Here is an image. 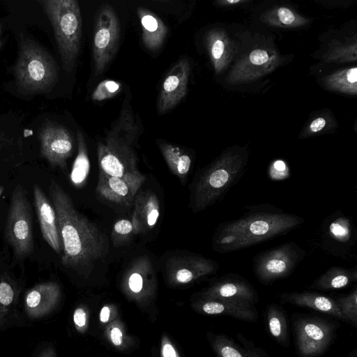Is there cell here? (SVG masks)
Returning a JSON list of instances; mask_svg holds the SVG:
<instances>
[{
  "mask_svg": "<svg viewBox=\"0 0 357 357\" xmlns=\"http://www.w3.org/2000/svg\"><path fill=\"white\" fill-rule=\"evenodd\" d=\"M62 244V264L87 277L105 255L106 239L99 228L75 208L67 192L55 181L49 185Z\"/></svg>",
  "mask_w": 357,
  "mask_h": 357,
  "instance_id": "cell-1",
  "label": "cell"
},
{
  "mask_svg": "<svg viewBox=\"0 0 357 357\" xmlns=\"http://www.w3.org/2000/svg\"><path fill=\"white\" fill-rule=\"evenodd\" d=\"M245 208L238 218L219 225L213 237L215 252L227 253L252 246L286 234L304 222L302 217L271 204L248 205Z\"/></svg>",
  "mask_w": 357,
  "mask_h": 357,
  "instance_id": "cell-2",
  "label": "cell"
},
{
  "mask_svg": "<svg viewBox=\"0 0 357 357\" xmlns=\"http://www.w3.org/2000/svg\"><path fill=\"white\" fill-rule=\"evenodd\" d=\"M142 130L141 119L134 114L130 101L125 98L119 118L98 144L100 171L119 178L139 173L134 146Z\"/></svg>",
  "mask_w": 357,
  "mask_h": 357,
  "instance_id": "cell-3",
  "label": "cell"
},
{
  "mask_svg": "<svg viewBox=\"0 0 357 357\" xmlns=\"http://www.w3.org/2000/svg\"><path fill=\"white\" fill-rule=\"evenodd\" d=\"M247 162L245 150L231 149L206 167L192 187L190 205L193 211H202L222 200L244 174Z\"/></svg>",
  "mask_w": 357,
  "mask_h": 357,
  "instance_id": "cell-4",
  "label": "cell"
},
{
  "mask_svg": "<svg viewBox=\"0 0 357 357\" xmlns=\"http://www.w3.org/2000/svg\"><path fill=\"white\" fill-rule=\"evenodd\" d=\"M16 84L27 94L47 93L58 79V66L52 56L33 40L22 39L14 67Z\"/></svg>",
  "mask_w": 357,
  "mask_h": 357,
  "instance_id": "cell-5",
  "label": "cell"
},
{
  "mask_svg": "<svg viewBox=\"0 0 357 357\" xmlns=\"http://www.w3.org/2000/svg\"><path fill=\"white\" fill-rule=\"evenodd\" d=\"M54 32L64 70L74 69L80 48L82 16L76 0L40 1Z\"/></svg>",
  "mask_w": 357,
  "mask_h": 357,
  "instance_id": "cell-6",
  "label": "cell"
},
{
  "mask_svg": "<svg viewBox=\"0 0 357 357\" xmlns=\"http://www.w3.org/2000/svg\"><path fill=\"white\" fill-rule=\"evenodd\" d=\"M314 245L325 254L343 260H356L357 229L351 218L337 210L320 225Z\"/></svg>",
  "mask_w": 357,
  "mask_h": 357,
  "instance_id": "cell-7",
  "label": "cell"
},
{
  "mask_svg": "<svg viewBox=\"0 0 357 357\" xmlns=\"http://www.w3.org/2000/svg\"><path fill=\"white\" fill-rule=\"evenodd\" d=\"M5 235L16 257L24 258L32 252L33 234L31 207L26 191L20 185L12 192Z\"/></svg>",
  "mask_w": 357,
  "mask_h": 357,
  "instance_id": "cell-8",
  "label": "cell"
},
{
  "mask_svg": "<svg viewBox=\"0 0 357 357\" xmlns=\"http://www.w3.org/2000/svg\"><path fill=\"white\" fill-rule=\"evenodd\" d=\"M306 256V252L294 242H287L259 252L252 259L256 278L270 284L289 277Z\"/></svg>",
  "mask_w": 357,
  "mask_h": 357,
  "instance_id": "cell-9",
  "label": "cell"
},
{
  "mask_svg": "<svg viewBox=\"0 0 357 357\" xmlns=\"http://www.w3.org/2000/svg\"><path fill=\"white\" fill-rule=\"evenodd\" d=\"M120 24L115 10L104 4L98 10L93 40V60L96 75L102 73L115 55L119 42Z\"/></svg>",
  "mask_w": 357,
  "mask_h": 357,
  "instance_id": "cell-10",
  "label": "cell"
},
{
  "mask_svg": "<svg viewBox=\"0 0 357 357\" xmlns=\"http://www.w3.org/2000/svg\"><path fill=\"white\" fill-rule=\"evenodd\" d=\"M293 326L301 357H317L324 354L335 334L334 324L320 317H298L294 321Z\"/></svg>",
  "mask_w": 357,
  "mask_h": 357,
  "instance_id": "cell-11",
  "label": "cell"
},
{
  "mask_svg": "<svg viewBox=\"0 0 357 357\" xmlns=\"http://www.w3.org/2000/svg\"><path fill=\"white\" fill-rule=\"evenodd\" d=\"M156 288L155 273L150 259L146 256L135 259L121 280L125 295L140 305H145L153 298Z\"/></svg>",
  "mask_w": 357,
  "mask_h": 357,
  "instance_id": "cell-12",
  "label": "cell"
},
{
  "mask_svg": "<svg viewBox=\"0 0 357 357\" xmlns=\"http://www.w3.org/2000/svg\"><path fill=\"white\" fill-rule=\"evenodd\" d=\"M38 137L41 155L51 166L65 169L74 148L70 131L62 125L50 121L40 128Z\"/></svg>",
  "mask_w": 357,
  "mask_h": 357,
  "instance_id": "cell-13",
  "label": "cell"
},
{
  "mask_svg": "<svg viewBox=\"0 0 357 357\" xmlns=\"http://www.w3.org/2000/svg\"><path fill=\"white\" fill-rule=\"evenodd\" d=\"M219 268L214 260L197 255L174 257L166 264L168 280L174 285L191 283L216 273Z\"/></svg>",
  "mask_w": 357,
  "mask_h": 357,
  "instance_id": "cell-14",
  "label": "cell"
},
{
  "mask_svg": "<svg viewBox=\"0 0 357 357\" xmlns=\"http://www.w3.org/2000/svg\"><path fill=\"white\" fill-rule=\"evenodd\" d=\"M144 181L140 172L119 178L99 171L96 192L105 200L130 206Z\"/></svg>",
  "mask_w": 357,
  "mask_h": 357,
  "instance_id": "cell-15",
  "label": "cell"
},
{
  "mask_svg": "<svg viewBox=\"0 0 357 357\" xmlns=\"http://www.w3.org/2000/svg\"><path fill=\"white\" fill-rule=\"evenodd\" d=\"M190 75L187 59L178 61L164 79L157 102L158 114H163L174 108L185 96Z\"/></svg>",
  "mask_w": 357,
  "mask_h": 357,
  "instance_id": "cell-16",
  "label": "cell"
},
{
  "mask_svg": "<svg viewBox=\"0 0 357 357\" xmlns=\"http://www.w3.org/2000/svg\"><path fill=\"white\" fill-rule=\"evenodd\" d=\"M201 298L234 299L256 303L258 295L245 278L236 273H228L218 278L202 293Z\"/></svg>",
  "mask_w": 357,
  "mask_h": 357,
  "instance_id": "cell-17",
  "label": "cell"
},
{
  "mask_svg": "<svg viewBox=\"0 0 357 357\" xmlns=\"http://www.w3.org/2000/svg\"><path fill=\"white\" fill-rule=\"evenodd\" d=\"M192 307L202 314L227 315L248 321H255L259 317L255 304L238 300L201 298Z\"/></svg>",
  "mask_w": 357,
  "mask_h": 357,
  "instance_id": "cell-18",
  "label": "cell"
},
{
  "mask_svg": "<svg viewBox=\"0 0 357 357\" xmlns=\"http://www.w3.org/2000/svg\"><path fill=\"white\" fill-rule=\"evenodd\" d=\"M61 296V287L56 282L50 281L37 284L25 294V310L31 318H41L56 307Z\"/></svg>",
  "mask_w": 357,
  "mask_h": 357,
  "instance_id": "cell-19",
  "label": "cell"
},
{
  "mask_svg": "<svg viewBox=\"0 0 357 357\" xmlns=\"http://www.w3.org/2000/svg\"><path fill=\"white\" fill-rule=\"evenodd\" d=\"M34 204L43 238L57 254H62L54 208L39 185L33 186Z\"/></svg>",
  "mask_w": 357,
  "mask_h": 357,
  "instance_id": "cell-20",
  "label": "cell"
},
{
  "mask_svg": "<svg viewBox=\"0 0 357 357\" xmlns=\"http://www.w3.org/2000/svg\"><path fill=\"white\" fill-rule=\"evenodd\" d=\"M132 217L133 232L145 234L152 229L160 216V203L157 195L151 190L137 192L134 202Z\"/></svg>",
  "mask_w": 357,
  "mask_h": 357,
  "instance_id": "cell-21",
  "label": "cell"
},
{
  "mask_svg": "<svg viewBox=\"0 0 357 357\" xmlns=\"http://www.w3.org/2000/svg\"><path fill=\"white\" fill-rule=\"evenodd\" d=\"M280 299L284 303L311 308L348 322L347 318L340 311L335 299L328 296L305 291L302 292L283 293L280 295Z\"/></svg>",
  "mask_w": 357,
  "mask_h": 357,
  "instance_id": "cell-22",
  "label": "cell"
},
{
  "mask_svg": "<svg viewBox=\"0 0 357 357\" xmlns=\"http://www.w3.org/2000/svg\"><path fill=\"white\" fill-rule=\"evenodd\" d=\"M142 30V42L147 50L158 51L162 45L167 33V27L152 11L144 8L137 10Z\"/></svg>",
  "mask_w": 357,
  "mask_h": 357,
  "instance_id": "cell-23",
  "label": "cell"
},
{
  "mask_svg": "<svg viewBox=\"0 0 357 357\" xmlns=\"http://www.w3.org/2000/svg\"><path fill=\"white\" fill-rule=\"evenodd\" d=\"M356 281V266L353 268L332 266L316 278L309 288L320 291H333L347 287Z\"/></svg>",
  "mask_w": 357,
  "mask_h": 357,
  "instance_id": "cell-24",
  "label": "cell"
},
{
  "mask_svg": "<svg viewBox=\"0 0 357 357\" xmlns=\"http://www.w3.org/2000/svg\"><path fill=\"white\" fill-rule=\"evenodd\" d=\"M158 147L170 171L181 181H185L192 164L190 155L179 147L166 142H160Z\"/></svg>",
  "mask_w": 357,
  "mask_h": 357,
  "instance_id": "cell-25",
  "label": "cell"
},
{
  "mask_svg": "<svg viewBox=\"0 0 357 357\" xmlns=\"http://www.w3.org/2000/svg\"><path fill=\"white\" fill-rule=\"evenodd\" d=\"M266 321L268 331L281 345L288 347L289 337L287 323L283 310L275 303L267 306Z\"/></svg>",
  "mask_w": 357,
  "mask_h": 357,
  "instance_id": "cell-26",
  "label": "cell"
},
{
  "mask_svg": "<svg viewBox=\"0 0 357 357\" xmlns=\"http://www.w3.org/2000/svg\"><path fill=\"white\" fill-rule=\"evenodd\" d=\"M210 342L217 357H260L255 350L242 347L222 334L211 335Z\"/></svg>",
  "mask_w": 357,
  "mask_h": 357,
  "instance_id": "cell-27",
  "label": "cell"
},
{
  "mask_svg": "<svg viewBox=\"0 0 357 357\" xmlns=\"http://www.w3.org/2000/svg\"><path fill=\"white\" fill-rule=\"evenodd\" d=\"M77 139L78 151L73 165L70 179L75 186L82 187L87 179L90 170V162L86 144L82 132L79 130L77 132Z\"/></svg>",
  "mask_w": 357,
  "mask_h": 357,
  "instance_id": "cell-28",
  "label": "cell"
},
{
  "mask_svg": "<svg viewBox=\"0 0 357 357\" xmlns=\"http://www.w3.org/2000/svg\"><path fill=\"white\" fill-rule=\"evenodd\" d=\"M19 290L17 282L7 273L0 275V327L15 305Z\"/></svg>",
  "mask_w": 357,
  "mask_h": 357,
  "instance_id": "cell-29",
  "label": "cell"
},
{
  "mask_svg": "<svg viewBox=\"0 0 357 357\" xmlns=\"http://www.w3.org/2000/svg\"><path fill=\"white\" fill-rule=\"evenodd\" d=\"M104 335L109 343L119 350L124 351L132 345V339L119 318L106 325Z\"/></svg>",
  "mask_w": 357,
  "mask_h": 357,
  "instance_id": "cell-30",
  "label": "cell"
},
{
  "mask_svg": "<svg viewBox=\"0 0 357 357\" xmlns=\"http://www.w3.org/2000/svg\"><path fill=\"white\" fill-rule=\"evenodd\" d=\"M343 315L348 322L357 327V287L346 295L334 298Z\"/></svg>",
  "mask_w": 357,
  "mask_h": 357,
  "instance_id": "cell-31",
  "label": "cell"
},
{
  "mask_svg": "<svg viewBox=\"0 0 357 357\" xmlns=\"http://www.w3.org/2000/svg\"><path fill=\"white\" fill-rule=\"evenodd\" d=\"M357 82V68L356 67L332 75L328 83L333 88L356 92Z\"/></svg>",
  "mask_w": 357,
  "mask_h": 357,
  "instance_id": "cell-32",
  "label": "cell"
},
{
  "mask_svg": "<svg viewBox=\"0 0 357 357\" xmlns=\"http://www.w3.org/2000/svg\"><path fill=\"white\" fill-rule=\"evenodd\" d=\"M219 33H210L208 38V46L212 61L216 70L224 64L226 44Z\"/></svg>",
  "mask_w": 357,
  "mask_h": 357,
  "instance_id": "cell-33",
  "label": "cell"
},
{
  "mask_svg": "<svg viewBox=\"0 0 357 357\" xmlns=\"http://www.w3.org/2000/svg\"><path fill=\"white\" fill-rule=\"evenodd\" d=\"M132 234V222L128 219L119 220L114 224L111 233L113 245L117 248L125 244Z\"/></svg>",
  "mask_w": 357,
  "mask_h": 357,
  "instance_id": "cell-34",
  "label": "cell"
},
{
  "mask_svg": "<svg viewBox=\"0 0 357 357\" xmlns=\"http://www.w3.org/2000/svg\"><path fill=\"white\" fill-rule=\"evenodd\" d=\"M121 87L120 82L110 79L104 80L95 89L91 99L94 101H102L111 98L121 91Z\"/></svg>",
  "mask_w": 357,
  "mask_h": 357,
  "instance_id": "cell-35",
  "label": "cell"
},
{
  "mask_svg": "<svg viewBox=\"0 0 357 357\" xmlns=\"http://www.w3.org/2000/svg\"><path fill=\"white\" fill-rule=\"evenodd\" d=\"M73 323L75 329L79 333H85L89 328V312L84 305L77 307L73 312Z\"/></svg>",
  "mask_w": 357,
  "mask_h": 357,
  "instance_id": "cell-36",
  "label": "cell"
},
{
  "mask_svg": "<svg viewBox=\"0 0 357 357\" xmlns=\"http://www.w3.org/2000/svg\"><path fill=\"white\" fill-rule=\"evenodd\" d=\"M99 319L102 324H108L118 319L116 307L112 304H107L102 306L100 312Z\"/></svg>",
  "mask_w": 357,
  "mask_h": 357,
  "instance_id": "cell-37",
  "label": "cell"
},
{
  "mask_svg": "<svg viewBox=\"0 0 357 357\" xmlns=\"http://www.w3.org/2000/svg\"><path fill=\"white\" fill-rule=\"evenodd\" d=\"M160 357H180L178 351L166 334H163L160 343Z\"/></svg>",
  "mask_w": 357,
  "mask_h": 357,
  "instance_id": "cell-38",
  "label": "cell"
},
{
  "mask_svg": "<svg viewBox=\"0 0 357 357\" xmlns=\"http://www.w3.org/2000/svg\"><path fill=\"white\" fill-rule=\"evenodd\" d=\"M268 53L264 50H255L250 54V62L256 66H261L268 61Z\"/></svg>",
  "mask_w": 357,
  "mask_h": 357,
  "instance_id": "cell-39",
  "label": "cell"
},
{
  "mask_svg": "<svg viewBox=\"0 0 357 357\" xmlns=\"http://www.w3.org/2000/svg\"><path fill=\"white\" fill-rule=\"evenodd\" d=\"M278 17L280 22L287 25H289L295 21V16L289 9L282 7L278 10Z\"/></svg>",
  "mask_w": 357,
  "mask_h": 357,
  "instance_id": "cell-40",
  "label": "cell"
},
{
  "mask_svg": "<svg viewBox=\"0 0 357 357\" xmlns=\"http://www.w3.org/2000/svg\"><path fill=\"white\" fill-rule=\"evenodd\" d=\"M326 121L324 118L319 117L314 120L310 126V130L312 132H317L321 130L325 126Z\"/></svg>",
  "mask_w": 357,
  "mask_h": 357,
  "instance_id": "cell-41",
  "label": "cell"
},
{
  "mask_svg": "<svg viewBox=\"0 0 357 357\" xmlns=\"http://www.w3.org/2000/svg\"><path fill=\"white\" fill-rule=\"evenodd\" d=\"M38 357H56V353L52 347H48L42 351Z\"/></svg>",
  "mask_w": 357,
  "mask_h": 357,
  "instance_id": "cell-42",
  "label": "cell"
},
{
  "mask_svg": "<svg viewBox=\"0 0 357 357\" xmlns=\"http://www.w3.org/2000/svg\"><path fill=\"white\" fill-rule=\"evenodd\" d=\"M3 145H4L3 142H0V153H1V152L3 149V147H4Z\"/></svg>",
  "mask_w": 357,
  "mask_h": 357,
  "instance_id": "cell-43",
  "label": "cell"
},
{
  "mask_svg": "<svg viewBox=\"0 0 357 357\" xmlns=\"http://www.w3.org/2000/svg\"><path fill=\"white\" fill-rule=\"evenodd\" d=\"M228 3H238V2H241V1H231V0H228L227 1Z\"/></svg>",
  "mask_w": 357,
  "mask_h": 357,
  "instance_id": "cell-44",
  "label": "cell"
},
{
  "mask_svg": "<svg viewBox=\"0 0 357 357\" xmlns=\"http://www.w3.org/2000/svg\"><path fill=\"white\" fill-rule=\"evenodd\" d=\"M4 190V187L3 185H0V196L2 195Z\"/></svg>",
  "mask_w": 357,
  "mask_h": 357,
  "instance_id": "cell-45",
  "label": "cell"
},
{
  "mask_svg": "<svg viewBox=\"0 0 357 357\" xmlns=\"http://www.w3.org/2000/svg\"><path fill=\"white\" fill-rule=\"evenodd\" d=\"M1 24L0 23V47H1Z\"/></svg>",
  "mask_w": 357,
  "mask_h": 357,
  "instance_id": "cell-46",
  "label": "cell"
},
{
  "mask_svg": "<svg viewBox=\"0 0 357 357\" xmlns=\"http://www.w3.org/2000/svg\"><path fill=\"white\" fill-rule=\"evenodd\" d=\"M352 354H353V356H351V357H356V350H354L353 351Z\"/></svg>",
  "mask_w": 357,
  "mask_h": 357,
  "instance_id": "cell-47",
  "label": "cell"
}]
</instances>
